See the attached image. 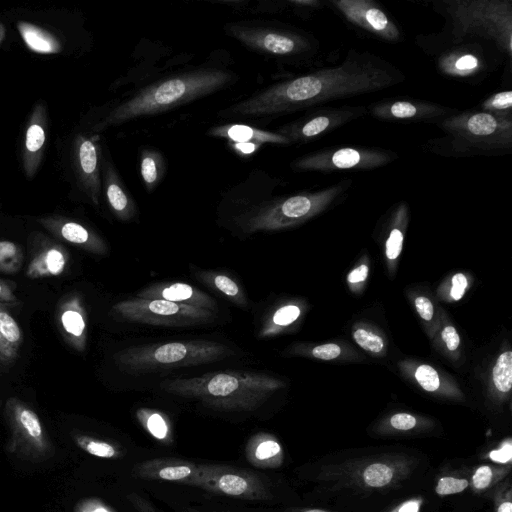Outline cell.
Instances as JSON below:
<instances>
[{
    "mask_svg": "<svg viewBox=\"0 0 512 512\" xmlns=\"http://www.w3.org/2000/svg\"><path fill=\"white\" fill-rule=\"evenodd\" d=\"M395 67L369 53L350 50L341 65L277 83L222 111L223 116L291 113L336 99L376 92L402 82Z\"/></svg>",
    "mask_w": 512,
    "mask_h": 512,
    "instance_id": "cell-1",
    "label": "cell"
},
{
    "mask_svg": "<svg viewBox=\"0 0 512 512\" xmlns=\"http://www.w3.org/2000/svg\"><path fill=\"white\" fill-rule=\"evenodd\" d=\"M279 380L262 372L215 371L189 378H173L160 383L162 390L226 411L250 412L258 409L280 388Z\"/></svg>",
    "mask_w": 512,
    "mask_h": 512,
    "instance_id": "cell-2",
    "label": "cell"
},
{
    "mask_svg": "<svg viewBox=\"0 0 512 512\" xmlns=\"http://www.w3.org/2000/svg\"><path fill=\"white\" fill-rule=\"evenodd\" d=\"M231 78L227 71L204 68L158 81L115 107L97 129L186 104L219 90Z\"/></svg>",
    "mask_w": 512,
    "mask_h": 512,
    "instance_id": "cell-3",
    "label": "cell"
},
{
    "mask_svg": "<svg viewBox=\"0 0 512 512\" xmlns=\"http://www.w3.org/2000/svg\"><path fill=\"white\" fill-rule=\"evenodd\" d=\"M234 355L225 344L196 339L128 347L117 352L114 360L122 371L141 374L208 364Z\"/></svg>",
    "mask_w": 512,
    "mask_h": 512,
    "instance_id": "cell-4",
    "label": "cell"
},
{
    "mask_svg": "<svg viewBox=\"0 0 512 512\" xmlns=\"http://www.w3.org/2000/svg\"><path fill=\"white\" fill-rule=\"evenodd\" d=\"M417 466V460L406 453H384L348 459L323 466L318 479L333 488L359 492L393 489L406 480Z\"/></svg>",
    "mask_w": 512,
    "mask_h": 512,
    "instance_id": "cell-5",
    "label": "cell"
},
{
    "mask_svg": "<svg viewBox=\"0 0 512 512\" xmlns=\"http://www.w3.org/2000/svg\"><path fill=\"white\" fill-rule=\"evenodd\" d=\"M445 5L454 43L480 37L492 41L498 50L511 57V0H450Z\"/></svg>",
    "mask_w": 512,
    "mask_h": 512,
    "instance_id": "cell-6",
    "label": "cell"
},
{
    "mask_svg": "<svg viewBox=\"0 0 512 512\" xmlns=\"http://www.w3.org/2000/svg\"><path fill=\"white\" fill-rule=\"evenodd\" d=\"M439 126L457 152L489 153L512 147V118L465 111L444 118Z\"/></svg>",
    "mask_w": 512,
    "mask_h": 512,
    "instance_id": "cell-7",
    "label": "cell"
},
{
    "mask_svg": "<svg viewBox=\"0 0 512 512\" xmlns=\"http://www.w3.org/2000/svg\"><path fill=\"white\" fill-rule=\"evenodd\" d=\"M115 317L129 322L186 327L209 323L215 312L182 303L162 299L132 298L116 303L112 307Z\"/></svg>",
    "mask_w": 512,
    "mask_h": 512,
    "instance_id": "cell-8",
    "label": "cell"
},
{
    "mask_svg": "<svg viewBox=\"0 0 512 512\" xmlns=\"http://www.w3.org/2000/svg\"><path fill=\"white\" fill-rule=\"evenodd\" d=\"M4 412L10 430L8 452L32 462L45 461L54 454L52 442L38 414L29 404L10 397Z\"/></svg>",
    "mask_w": 512,
    "mask_h": 512,
    "instance_id": "cell-9",
    "label": "cell"
},
{
    "mask_svg": "<svg viewBox=\"0 0 512 512\" xmlns=\"http://www.w3.org/2000/svg\"><path fill=\"white\" fill-rule=\"evenodd\" d=\"M346 187L347 183L341 182L321 191L297 194L263 205L248 219L246 230L272 231L287 227L319 211Z\"/></svg>",
    "mask_w": 512,
    "mask_h": 512,
    "instance_id": "cell-10",
    "label": "cell"
},
{
    "mask_svg": "<svg viewBox=\"0 0 512 512\" xmlns=\"http://www.w3.org/2000/svg\"><path fill=\"white\" fill-rule=\"evenodd\" d=\"M191 487L227 497L262 501L272 498L270 487L255 472L229 465L202 463Z\"/></svg>",
    "mask_w": 512,
    "mask_h": 512,
    "instance_id": "cell-11",
    "label": "cell"
},
{
    "mask_svg": "<svg viewBox=\"0 0 512 512\" xmlns=\"http://www.w3.org/2000/svg\"><path fill=\"white\" fill-rule=\"evenodd\" d=\"M393 152L378 148L341 147L319 150L292 163L297 171L369 170L388 164Z\"/></svg>",
    "mask_w": 512,
    "mask_h": 512,
    "instance_id": "cell-12",
    "label": "cell"
},
{
    "mask_svg": "<svg viewBox=\"0 0 512 512\" xmlns=\"http://www.w3.org/2000/svg\"><path fill=\"white\" fill-rule=\"evenodd\" d=\"M227 33L246 47L271 56H295L311 49L302 35L265 26L230 24Z\"/></svg>",
    "mask_w": 512,
    "mask_h": 512,
    "instance_id": "cell-13",
    "label": "cell"
},
{
    "mask_svg": "<svg viewBox=\"0 0 512 512\" xmlns=\"http://www.w3.org/2000/svg\"><path fill=\"white\" fill-rule=\"evenodd\" d=\"M335 8L353 25L389 42H397L401 32L396 24L374 1L334 0Z\"/></svg>",
    "mask_w": 512,
    "mask_h": 512,
    "instance_id": "cell-14",
    "label": "cell"
},
{
    "mask_svg": "<svg viewBox=\"0 0 512 512\" xmlns=\"http://www.w3.org/2000/svg\"><path fill=\"white\" fill-rule=\"evenodd\" d=\"M366 112L363 106L324 108L282 129L280 134L287 137L290 142L311 140L363 116Z\"/></svg>",
    "mask_w": 512,
    "mask_h": 512,
    "instance_id": "cell-15",
    "label": "cell"
},
{
    "mask_svg": "<svg viewBox=\"0 0 512 512\" xmlns=\"http://www.w3.org/2000/svg\"><path fill=\"white\" fill-rule=\"evenodd\" d=\"M73 163L82 189L94 205H99L101 177L98 144L92 138L78 134L73 145Z\"/></svg>",
    "mask_w": 512,
    "mask_h": 512,
    "instance_id": "cell-16",
    "label": "cell"
},
{
    "mask_svg": "<svg viewBox=\"0 0 512 512\" xmlns=\"http://www.w3.org/2000/svg\"><path fill=\"white\" fill-rule=\"evenodd\" d=\"M199 471V464L183 459L161 457L136 464L132 474L149 481L173 482L191 486Z\"/></svg>",
    "mask_w": 512,
    "mask_h": 512,
    "instance_id": "cell-17",
    "label": "cell"
},
{
    "mask_svg": "<svg viewBox=\"0 0 512 512\" xmlns=\"http://www.w3.org/2000/svg\"><path fill=\"white\" fill-rule=\"evenodd\" d=\"M452 111L436 103L389 100L373 104L370 113L382 121H425L442 118Z\"/></svg>",
    "mask_w": 512,
    "mask_h": 512,
    "instance_id": "cell-18",
    "label": "cell"
},
{
    "mask_svg": "<svg viewBox=\"0 0 512 512\" xmlns=\"http://www.w3.org/2000/svg\"><path fill=\"white\" fill-rule=\"evenodd\" d=\"M56 320L68 345L83 352L87 343V312L79 294H69L59 302Z\"/></svg>",
    "mask_w": 512,
    "mask_h": 512,
    "instance_id": "cell-19",
    "label": "cell"
},
{
    "mask_svg": "<svg viewBox=\"0 0 512 512\" xmlns=\"http://www.w3.org/2000/svg\"><path fill=\"white\" fill-rule=\"evenodd\" d=\"M47 135V110L43 102H37L30 114L22 148L23 170L32 179L41 164Z\"/></svg>",
    "mask_w": 512,
    "mask_h": 512,
    "instance_id": "cell-20",
    "label": "cell"
},
{
    "mask_svg": "<svg viewBox=\"0 0 512 512\" xmlns=\"http://www.w3.org/2000/svg\"><path fill=\"white\" fill-rule=\"evenodd\" d=\"M39 223L56 238L95 254H106L108 247L104 240L83 224L62 217L47 216Z\"/></svg>",
    "mask_w": 512,
    "mask_h": 512,
    "instance_id": "cell-21",
    "label": "cell"
},
{
    "mask_svg": "<svg viewBox=\"0 0 512 512\" xmlns=\"http://www.w3.org/2000/svg\"><path fill=\"white\" fill-rule=\"evenodd\" d=\"M37 239V249L28 262L26 276L40 279L62 275L69 262L67 249L42 234L37 233Z\"/></svg>",
    "mask_w": 512,
    "mask_h": 512,
    "instance_id": "cell-22",
    "label": "cell"
},
{
    "mask_svg": "<svg viewBox=\"0 0 512 512\" xmlns=\"http://www.w3.org/2000/svg\"><path fill=\"white\" fill-rule=\"evenodd\" d=\"M138 298L162 299L194 307L218 311L216 301L205 292L183 282L155 283L137 293Z\"/></svg>",
    "mask_w": 512,
    "mask_h": 512,
    "instance_id": "cell-23",
    "label": "cell"
},
{
    "mask_svg": "<svg viewBox=\"0 0 512 512\" xmlns=\"http://www.w3.org/2000/svg\"><path fill=\"white\" fill-rule=\"evenodd\" d=\"M246 460L260 469H276L284 462V450L279 440L272 434L257 432L246 443Z\"/></svg>",
    "mask_w": 512,
    "mask_h": 512,
    "instance_id": "cell-24",
    "label": "cell"
},
{
    "mask_svg": "<svg viewBox=\"0 0 512 512\" xmlns=\"http://www.w3.org/2000/svg\"><path fill=\"white\" fill-rule=\"evenodd\" d=\"M440 71L457 78L474 77L486 68L484 57L477 49L462 47L452 49L441 55L438 60Z\"/></svg>",
    "mask_w": 512,
    "mask_h": 512,
    "instance_id": "cell-25",
    "label": "cell"
},
{
    "mask_svg": "<svg viewBox=\"0 0 512 512\" xmlns=\"http://www.w3.org/2000/svg\"><path fill=\"white\" fill-rule=\"evenodd\" d=\"M210 134L226 138L235 145H254L259 147L263 143L290 144V140L280 133L263 131L246 125L229 124L218 126L210 130Z\"/></svg>",
    "mask_w": 512,
    "mask_h": 512,
    "instance_id": "cell-26",
    "label": "cell"
},
{
    "mask_svg": "<svg viewBox=\"0 0 512 512\" xmlns=\"http://www.w3.org/2000/svg\"><path fill=\"white\" fill-rule=\"evenodd\" d=\"M104 190L109 207L117 218L127 221L134 217L135 204L110 161L104 164Z\"/></svg>",
    "mask_w": 512,
    "mask_h": 512,
    "instance_id": "cell-27",
    "label": "cell"
},
{
    "mask_svg": "<svg viewBox=\"0 0 512 512\" xmlns=\"http://www.w3.org/2000/svg\"><path fill=\"white\" fill-rule=\"evenodd\" d=\"M23 342V331L10 313L7 304L0 302V364L8 366L15 362Z\"/></svg>",
    "mask_w": 512,
    "mask_h": 512,
    "instance_id": "cell-28",
    "label": "cell"
},
{
    "mask_svg": "<svg viewBox=\"0 0 512 512\" xmlns=\"http://www.w3.org/2000/svg\"><path fill=\"white\" fill-rule=\"evenodd\" d=\"M18 32L27 48L38 54H57L62 51L60 40L48 30L27 22H17Z\"/></svg>",
    "mask_w": 512,
    "mask_h": 512,
    "instance_id": "cell-29",
    "label": "cell"
},
{
    "mask_svg": "<svg viewBox=\"0 0 512 512\" xmlns=\"http://www.w3.org/2000/svg\"><path fill=\"white\" fill-rule=\"evenodd\" d=\"M511 468L512 465L480 464L473 469L469 477V488L476 494L489 491L507 478Z\"/></svg>",
    "mask_w": 512,
    "mask_h": 512,
    "instance_id": "cell-30",
    "label": "cell"
},
{
    "mask_svg": "<svg viewBox=\"0 0 512 512\" xmlns=\"http://www.w3.org/2000/svg\"><path fill=\"white\" fill-rule=\"evenodd\" d=\"M136 417L142 427L157 441L170 444L173 441L172 425L168 416L156 409L140 408Z\"/></svg>",
    "mask_w": 512,
    "mask_h": 512,
    "instance_id": "cell-31",
    "label": "cell"
},
{
    "mask_svg": "<svg viewBox=\"0 0 512 512\" xmlns=\"http://www.w3.org/2000/svg\"><path fill=\"white\" fill-rule=\"evenodd\" d=\"M198 278L203 281L207 286L215 289L221 293L229 301L239 306H246L247 299L245 293L231 277L219 272H202Z\"/></svg>",
    "mask_w": 512,
    "mask_h": 512,
    "instance_id": "cell-32",
    "label": "cell"
},
{
    "mask_svg": "<svg viewBox=\"0 0 512 512\" xmlns=\"http://www.w3.org/2000/svg\"><path fill=\"white\" fill-rule=\"evenodd\" d=\"M75 444L84 452L103 459H118L123 455V449L114 442L85 434L73 436Z\"/></svg>",
    "mask_w": 512,
    "mask_h": 512,
    "instance_id": "cell-33",
    "label": "cell"
},
{
    "mask_svg": "<svg viewBox=\"0 0 512 512\" xmlns=\"http://www.w3.org/2000/svg\"><path fill=\"white\" fill-rule=\"evenodd\" d=\"M300 308L294 304H287L277 308L268 321L263 322L259 336L264 338L278 333L282 328L294 323L300 316Z\"/></svg>",
    "mask_w": 512,
    "mask_h": 512,
    "instance_id": "cell-34",
    "label": "cell"
},
{
    "mask_svg": "<svg viewBox=\"0 0 512 512\" xmlns=\"http://www.w3.org/2000/svg\"><path fill=\"white\" fill-rule=\"evenodd\" d=\"M163 159L159 152L145 150L141 154L140 172L147 191H152L163 175Z\"/></svg>",
    "mask_w": 512,
    "mask_h": 512,
    "instance_id": "cell-35",
    "label": "cell"
},
{
    "mask_svg": "<svg viewBox=\"0 0 512 512\" xmlns=\"http://www.w3.org/2000/svg\"><path fill=\"white\" fill-rule=\"evenodd\" d=\"M23 251L12 241L0 240V272L14 274L23 264Z\"/></svg>",
    "mask_w": 512,
    "mask_h": 512,
    "instance_id": "cell-36",
    "label": "cell"
},
{
    "mask_svg": "<svg viewBox=\"0 0 512 512\" xmlns=\"http://www.w3.org/2000/svg\"><path fill=\"white\" fill-rule=\"evenodd\" d=\"M493 383L502 393L509 392L512 386V352L502 353L493 367Z\"/></svg>",
    "mask_w": 512,
    "mask_h": 512,
    "instance_id": "cell-37",
    "label": "cell"
},
{
    "mask_svg": "<svg viewBox=\"0 0 512 512\" xmlns=\"http://www.w3.org/2000/svg\"><path fill=\"white\" fill-rule=\"evenodd\" d=\"M481 108L482 111L495 116L512 118V91L492 94L482 102Z\"/></svg>",
    "mask_w": 512,
    "mask_h": 512,
    "instance_id": "cell-38",
    "label": "cell"
},
{
    "mask_svg": "<svg viewBox=\"0 0 512 512\" xmlns=\"http://www.w3.org/2000/svg\"><path fill=\"white\" fill-rule=\"evenodd\" d=\"M469 486V477L450 472L438 477L435 484V493L439 497L450 496L467 490Z\"/></svg>",
    "mask_w": 512,
    "mask_h": 512,
    "instance_id": "cell-39",
    "label": "cell"
},
{
    "mask_svg": "<svg viewBox=\"0 0 512 512\" xmlns=\"http://www.w3.org/2000/svg\"><path fill=\"white\" fill-rule=\"evenodd\" d=\"M494 512H512V487L508 478L489 490Z\"/></svg>",
    "mask_w": 512,
    "mask_h": 512,
    "instance_id": "cell-40",
    "label": "cell"
},
{
    "mask_svg": "<svg viewBox=\"0 0 512 512\" xmlns=\"http://www.w3.org/2000/svg\"><path fill=\"white\" fill-rule=\"evenodd\" d=\"M419 420L416 416L406 413L400 412L393 414L388 420V427L383 428L384 431H389L390 433H403V432H411L418 428Z\"/></svg>",
    "mask_w": 512,
    "mask_h": 512,
    "instance_id": "cell-41",
    "label": "cell"
},
{
    "mask_svg": "<svg viewBox=\"0 0 512 512\" xmlns=\"http://www.w3.org/2000/svg\"><path fill=\"white\" fill-rule=\"evenodd\" d=\"M415 378L426 391L433 392L439 388L440 379L438 373L429 365H420L416 369Z\"/></svg>",
    "mask_w": 512,
    "mask_h": 512,
    "instance_id": "cell-42",
    "label": "cell"
},
{
    "mask_svg": "<svg viewBox=\"0 0 512 512\" xmlns=\"http://www.w3.org/2000/svg\"><path fill=\"white\" fill-rule=\"evenodd\" d=\"M356 343L364 350L378 353L384 347L382 338L376 334H373L365 329H358L353 334Z\"/></svg>",
    "mask_w": 512,
    "mask_h": 512,
    "instance_id": "cell-43",
    "label": "cell"
},
{
    "mask_svg": "<svg viewBox=\"0 0 512 512\" xmlns=\"http://www.w3.org/2000/svg\"><path fill=\"white\" fill-rule=\"evenodd\" d=\"M487 458L494 464L511 465L512 464V444L511 439L507 438L498 446L487 453Z\"/></svg>",
    "mask_w": 512,
    "mask_h": 512,
    "instance_id": "cell-44",
    "label": "cell"
},
{
    "mask_svg": "<svg viewBox=\"0 0 512 512\" xmlns=\"http://www.w3.org/2000/svg\"><path fill=\"white\" fill-rule=\"evenodd\" d=\"M403 234L400 229L394 228L386 241V256L390 260L396 259L402 249Z\"/></svg>",
    "mask_w": 512,
    "mask_h": 512,
    "instance_id": "cell-45",
    "label": "cell"
},
{
    "mask_svg": "<svg viewBox=\"0 0 512 512\" xmlns=\"http://www.w3.org/2000/svg\"><path fill=\"white\" fill-rule=\"evenodd\" d=\"M75 512H115L109 505L97 498H86L78 502Z\"/></svg>",
    "mask_w": 512,
    "mask_h": 512,
    "instance_id": "cell-46",
    "label": "cell"
},
{
    "mask_svg": "<svg viewBox=\"0 0 512 512\" xmlns=\"http://www.w3.org/2000/svg\"><path fill=\"white\" fill-rule=\"evenodd\" d=\"M423 504L422 496H414L398 503L386 512H421Z\"/></svg>",
    "mask_w": 512,
    "mask_h": 512,
    "instance_id": "cell-47",
    "label": "cell"
},
{
    "mask_svg": "<svg viewBox=\"0 0 512 512\" xmlns=\"http://www.w3.org/2000/svg\"><path fill=\"white\" fill-rule=\"evenodd\" d=\"M341 349L336 344H323L312 349V356L318 359L331 360L338 357Z\"/></svg>",
    "mask_w": 512,
    "mask_h": 512,
    "instance_id": "cell-48",
    "label": "cell"
},
{
    "mask_svg": "<svg viewBox=\"0 0 512 512\" xmlns=\"http://www.w3.org/2000/svg\"><path fill=\"white\" fill-rule=\"evenodd\" d=\"M15 283L0 279V302L4 304H16L19 302L14 293Z\"/></svg>",
    "mask_w": 512,
    "mask_h": 512,
    "instance_id": "cell-49",
    "label": "cell"
},
{
    "mask_svg": "<svg viewBox=\"0 0 512 512\" xmlns=\"http://www.w3.org/2000/svg\"><path fill=\"white\" fill-rule=\"evenodd\" d=\"M467 279L464 274L457 273L452 277V287L450 295L454 300H460L465 293L467 287Z\"/></svg>",
    "mask_w": 512,
    "mask_h": 512,
    "instance_id": "cell-50",
    "label": "cell"
},
{
    "mask_svg": "<svg viewBox=\"0 0 512 512\" xmlns=\"http://www.w3.org/2000/svg\"><path fill=\"white\" fill-rule=\"evenodd\" d=\"M415 307L421 316L426 321H429L433 317V305L430 300L424 296H419L415 299Z\"/></svg>",
    "mask_w": 512,
    "mask_h": 512,
    "instance_id": "cell-51",
    "label": "cell"
},
{
    "mask_svg": "<svg viewBox=\"0 0 512 512\" xmlns=\"http://www.w3.org/2000/svg\"><path fill=\"white\" fill-rule=\"evenodd\" d=\"M442 339L445 342L447 348L451 351L456 350L460 343L459 335L456 329L452 326H446L443 329Z\"/></svg>",
    "mask_w": 512,
    "mask_h": 512,
    "instance_id": "cell-52",
    "label": "cell"
},
{
    "mask_svg": "<svg viewBox=\"0 0 512 512\" xmlns=\"http://www.w3.org/2000/svg\"><path fill=\"white\" fill-rule=\"evenodd\" d=\"M127 498L138 512H156L154 507L146 499L135 493L129 494Z\"/></svg>",
    "mask_w": 512,
    "mask_h": 512,
    "instance_id": "cell-53",
    "label": "cell"
},
{
    "mask_svg": "<svg viewBox=\"0 0 512 512\" xmlns=\"http://www.w3.org/2000/svg\"><path fill=\"white\" fill-rule=\"evenodd\" d=\"M368 275V267L366 265H360L359 267L352 270L348 275V281L350 283H359L364 281Z\"/></svg>",
    "mask_w": 512,
    "mask_h": 512,
    "instance_id": "cell-54",
    "label": "cell"
},
{
    "mask_svg": "<svg viewBox=\"0 0 512 512\" xmlns=\"http://www.w3.org/2000/svg\"><path fill=\"white\" fill-rule=\"evenodd\" d=\"M284 512H334V511L326 510V509H322V508H301V509L287 510Z\"/></svg>",
    "mask_w": 512,
    "mask_h": 512,
    "instance_id": "cell-55",
    "label": "cell"
},
{
    "mask_svg": "<svg viewBox=\"0 0 512 512\" xmlns=\"http://www.w3.org/2000/svg\"><path fill=\"white\" fill-rule=\"evenodd\" d=\"M6 30H5V27L2 23H0V44L3 42L4 38H5V33Z\"/></svg>",
    "mask_w": 512,
    "mask_h": 512,
    "instance_id": "cell-56",
    "label": "cell"
},
{
    "mask_svg": "<svg viewBox=\"0 0 512 512\" xmlns=\"http://www.w3.org/2000/svg\"><path fill=\"white\" fill-rule=\"evenodd\" d=\"M0 405H1V399H0Z\"/></svg>",
    "mask_w": 512,
    "mask_h": 512,
    "instance_id": "cell-57",
    "label": "cell"
},
{
    "mask_svg": "<svg viewBox=\"0 0 512 512\" xmlns=\"http://www.w3.org/2000/svg\"><path fill=\"white\" fill-rule=\"evenodd\" d=\"M216 512V511H215Z\"/></svg>",
    "mask_w": 512,
    "mask_h": 512,
    "instance_id": "cell-58",
    "label": "cell"
}]
</instances>
